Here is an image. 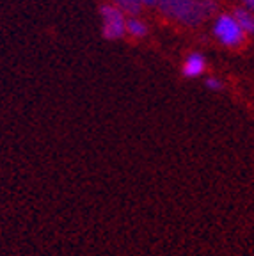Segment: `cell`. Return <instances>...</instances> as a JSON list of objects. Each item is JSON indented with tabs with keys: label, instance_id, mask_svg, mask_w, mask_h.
<instances>
[{
	"label": "cell",
	"instance_id": "6da1fadb",
	"mask_svg": "<svg viewBox=\"0 0 254 256\" xmlns=\"http://www.w3.org/2000/svg\"><path fill=\"white\" fill-rule=\"evenodd\" d=\"M158 8L167 18L183 25H199L217 9L212 0H158Z\"/></svg>",
	"mask_w": 254,
	"mask_h": 256
},
{
	"label": "cell",
	"instance_id": "7a4b0ae2",
	"mask_svg": "<svg viewBox=\"0 0 254 256\" xmlns=\"http://www.w3.org/2000/svg\"><path fill=\"white\" fill-rule=\"evenodd\" d=\"M214 36L224 46L236 48L246 41V32L233 14H218L214 24Z\"/></svg>",
	"mask_w": 254,
	"mask_h": 256
},
{
	"label": "cell",
	"instance_id": "3957f363",
	"mask_svg": "<svg viewBox=\"0 0 254 256\" xmlns=\"http://www.w3.org/2000/svg\"><path fill=\"white\" fill-rule=\"evenodd\" d=\"M102 16V34L105 40H121L126 34V18L124 12L114 4H104L100 8Z\"/></svg>",
	"mask_w": 254,
	"mask_h": 256
},
{
	"label": "cell",
	"instance_id": "277c9868",
	"mask_svg": "<svg viewBox=\"0 0 254 256\" xmlns=\"http://www.w3.org/2000/svg\"><path fill=\"white\" fill-rule=\"evenodd\" d=\"M204 70H206V59H204V56L196 52V54H190V56L185 59L182 73L185 78H198V76H201L202 73H204Z\"/></svg>",
	"mask_w": 254,
	"mask_h": 256
},
{
	"label": "cell",
	"instance_id": "5b68a950",
	"mask_svg": "<svg viewBox=\"0 0 254 256\" xmlns=\"http://www.w3.org/2000/svg\"><path fill=\"white\" fill-rule=\"evenodd\" d=\"M233 16L236 18V22L240 24L242 30L246 34H254V12L247 8H238L234 9Z\"/></svg>",
	"mask_w": 254,
	"mask_h": 256
},
{
	"label": "cell",
	"instance_id": "8992f818",
	"mask_svg": "<svg viewBox=\"0 0 254 256\" xmlns=\"http://www.w3.org/2000/svg\"><path fill=\"white\" fill-rule=\"evenodd\" d=\"M126 32L132 38H144L148 34V25L139 18L132 16L126 20Z\"/></svg>",
	"mask_w": 254,
	"mask_h": 256
},
{
	"label": "cell",
	"instance_id": "52a82bcc",
	"mask_svg": "<svg viewBox=\"0 0 254 256\" xmlns=\"http://www.w3.org/2000/svg\"><path fill=\"white\" fill-rule=\"evenodd\" d=\"M112 2L128 16H137L140 12V8H142L139 0H112Z\"/></svg>",
	"mask_w": 254,
	"mask_h": 256
},
{
	"label": "cell",
	"instance_id": "ba28073f",
	"mask_svg": "<svg viewBox=\"0 0 254 256\" xmlns=\"http://www.w3.org/2000/svg\"><path fill=\"white\" fill-rule=\"evenodd\" d=\"M204 86H206L208 89H212V91H220V89H222V82H220L217 76H208V78L204 80Z\"/></svg>",
	"mask_w": 254,
	"mask_h": 256
},
{
	"label": "cell",
	"instance_id": "9c48e42d",
	"mask_svg": "<svg viewBox=\"0 0 254 256\" xmlns=\"http://www.w3.org/2000/svg\"><path fill=\"white\" fill-rule=\"evenodd\" d=\"M140 6H158V0H139Z\"/></svg>",
	"mask_w": 254,
	"mask_h": 256
},
{
	"label": "cell",
	"instance_id": "30bf717a",
	"mask_svg": "<svg viewBox=\"0 0 254 256\" xmlns=\"http://www.w3.org/2000/svg\"><path fill=\"white\" fill-rule=\"evenodd\" d=\"M244 6H246L247 9H250V11L254 12V0H242Z\"/></svg>",
	"mask_w": 254,
	"mask_h": 256
}]
</instances>
